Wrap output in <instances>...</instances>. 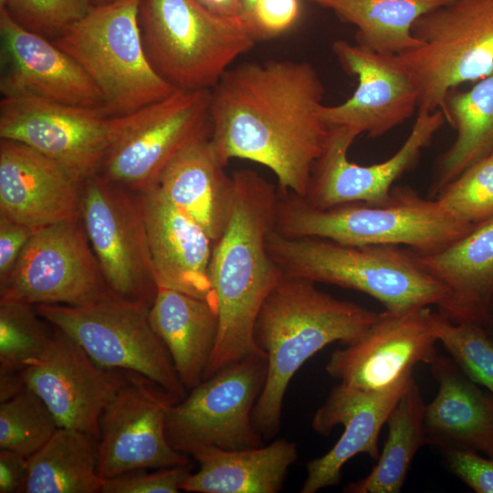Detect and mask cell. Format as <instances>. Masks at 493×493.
<instances>
[{
	"mask_svg": "<svg viewBox=\"0 0 493 493\" xmlns=\"http://www.w3.org/2000/svg\"><path fill=\"white\" fill-rule=\"evenodd\" d=\"M431 322L437 341L463 372L493 394V341L480 325L453 322L431 311Z\"/></svg>",
	"mask_w": 493,
	"mask_h": 493,
	"instance_id": "35",
	"label": "cell"
},
{
	"mask_svg": "<svg viewBox=\"0 0 493 493\" xmlns=\"http://www.w3.org/2000/svg\"><path fill=\"white\" fill-rule=\"evenodd\" d=\"M37 313L73 339L100 367L141 373L179 399L186 395L149 309L112 297L81 306L35 305Z\"/></svg>",
	"mask_w": 493,
	"mask_h": 493,
	"instance_id": "10",
	"label": "cell"
},
{
	"mask_svg": "<svg viewBox=\"0 0 493 493\" xmlns=\"http://www.w3.org/2000/svg\"><path fill=\"white\" fill-rule=\"evenodd\" d=\"M331 10L357 28V44L397 55L421 42L413 26L422 16L453 0H307Z\"/></svg>",
	"mask_w": 493,
	"mask_h": 493,
	"instance_id": "31",
	"label": "cell"
},
{
	"mask_svg": "<svg viewBox=\"0 0 493 493\" xmlns=\"http://www.w3.org/2000/svg\"><path fill=\"white\" fill-rule=\"evenodd\" d=\"M300 14L299 0H258L246 24L256 40L288 31Z\"/></svg>",
	"mask_w": 493,
	"mask_h": 493,
	"instance_id": "40",
	"label": "cell"
},
{
	"mask_svg": "<svg viewBox=\"0 0 493 493\" xmlns=\"http://www.w3.org/2000/svg\"><path fill=\"white\" fill-rule=\"evenodd\" d=\"M146 57L179 90H211L257 41L240 16L214 13L197 0H141Z\"/></svg>",
	"mask_w": 493,
	"mask_h": 493,
	"instance_id": "6",
	"label": "cell"
},
{
	"mask_svg": "<svg viewBox=\"0 0 493 493\" xmlns=\"http://www.w3.org/2000/svg\"><path fill=\"white\" fill-rule=\"evenodd\" d=\"M436 198L451 213L472 225L493 217V154L467 168Z\"/></svg>",
	"mask_w": 493,
	"mask_h": 493,
	"instance_id": "36",
	"label": "cell"
},
{
	"mask_svg": "<svg viewBox=\"0 0 493 493\" xmlns=\"http://www.w3.org/2000/svg\"><path fill=\"white\" fill-rule=\"evenodd\" d=\"M232 176L234 210L214 245L209 268L219 329L203 380L261 351L255 340L257 318L284 277L267 247V238L276 226L278 194L275 187L249 169L236 171Z\"/></svg>",
	"mask_w": 493,
	"mask_h": 493,
	"instance_id": "2",
	"label": "cell"
},
{
	"mask_svg": "<svg viewBox=\"0 0 493 493\" xmlns=\"http://www.w3.org/2000/svg\"><path fill=\"white\" fill-rule=\"evenodd\" d=\"M298 446L287 439L267 446L226 450L203 447L191 456L199 468L183 490L194 493H278L298 459Z\"/></svg>",
	"mask_w": 493,
	"mask_h": 493,
	"instance_id": "28",
	"label": "cell"
},
{
	"mask_svg": "<svg viewBox=\"0 0 493 493\" xmlns=\"http://www.w3.org/2000/svg\"><path fill=\"white\" fill-rule=\"evenodd\" d=\"M316 284L284 275L258 312L255 340L267 356V371L252 416L263 439L278 433L287 389L304 362L333 342H356L378 319L380 312L335 298Z\"/></svg>",
	"mask_w": 493,
	"mask_h": 493,
	"instance_id": "3",
	"label": "cell"
},
{
	"mask_svg": "<svg viewBox=\"0 0 493 493\" xmlns=\"http://www.w3.org/2000/svg\"><path fill=\"white\" fill-rule=\"evenodd\" d=\"M80 184L66 168L19 142H0V215L35 227L79 215Z\"/></svg>",
	"mask_w": 493,
	"mask_h": 493,
	"instance_id": "23",
	"label": "cell"
},
{
	"mask_svg": "<svg viewBox=\"0 0 493 493\" xmlns=\"http://www.w3.org/2000/svg\"><path fill=\"white\" fill-rule=\"evenodd\" d=\"M150 322L164 343L186 390L198 385L212 356L219 329L217 309L210 300L159 288L149 309Z\"/></svg>",
	"mask_w": 493,
	"mask_h": 493,
	"instance_id": "27",
	"label": "cell"
},
{
	"mask_svg": "<svg viewBox=\"0 0 493 493\" xmlns=\"http://www.w3.org/2000/svg\"><path fill=\"white\" fill-rule=\"evenodd\" d=\"M22 375L26 385L49 408L59 428L79 430L99 439L101 414L123 382L122 370L100 367L56 326L47 350L22 370Z\"/></svg>",
	"mask_w": 493,
	"mask_h": 493,
	"instance_id": "18",
	"label": "cell"
},
{
	"mask_svg": "<svg viewBox=\"0 0 493 493\" xmlns=\"http://www.w3.org/2000/svg\"><path fill=\"white\" fill-rule=\"evenodd\" d=\"M446 104L447 122L456 136L438 159L429 189L431 198H436L445 186L493 152V72L467 91L450 92Z\"/></svg>",
	"mask_w": 493,
	"mask_h": 493,
	"instance_id": "29",
	"label": "cell"
},
{
	"mask_svg": "<svg viewBox=\"0 0 493 493\" xmlns=\"http://www.w3.org/2000/svg\"><path fill=\"white\" fill-rule=\"evenodd\" d=\"M430 372L438 390L425 404L426 445L493 456V394L467 376L451 357L437 354Z\"/></svg>",
	"mask_w": 493,
	"mask_h": 493,
	"instance_id": "24",
	"label": "cell"
},
{
	"mask_svg": "<svg viewBox=\"0 0 493 493\" xmlns=\"http://www.w3.org/2000/svg\"><path fill=\"white\" fill-rule=\"evenodd\" d=\"M122 372L123 382L100 421V477L190 464L170 445L165 430L168 410L181 399L141 373Z\"/></svg>",
	"mask_w": 493,
	"mask_h": 493,
	"instance_id": "15",
	"label": "cell"
},
{
	"mask_svg": "<svg viewBox=\"0 0 493 493\" xmlns=\"http://www.w3.org/2000/svg\"><path fill=\"white\" fill-rule=\"evenodd\" d=\"M491 154H493V152Z\"/></svg>",
	"mask_w": 493,
	"mask_h": 493,
	"instance_id": "49",
	"label": "cell"
},
{
	"mask_svg": "<svg viewBox=\"0 0 493 493\" xmlns=\"http://www.w3.org/2000/svg\"><path fill=\"white\" fill-rule=\"evenodd\" d=\"M323 83L306 61L267 60L230 68L211 89L210 140L220 161L269 168L280 190L305 197L330 128L320 116Z\"/></svg>",
	"mask_w": 493,
	"mask_h": 493,
	"instance_id": "1",
	"label": "cell"
},
{
	"mask_svg": "<svg viewBox=\"0 0 493 493\" xmlns=\"http://www.w3.org/2000/svg\"><path fill=\"white\" fill-rule=\"evenodd\" d=\"M430 307L384 310L356 342L335 350L327 372L341 383L369 391L391 388L418 363L437 356Z\"/></svg>",
	"mask_w": 493,
	"mask_h": 493,
	"instance_id": "17",
	"label": "cell"
},
{
	"mask_svg": "<svg viewBox=\"0 0 493 493\" xmlns=\"http://www.w3.org/2000/svg\"><path fill=\"white\" fill-rule=\"evenodd\" d=\"M267 371L266 354L256 351L192 388L168 410L170 445L186 456L206 446L238 450L262 446L252 414Z\"/></svg>",
	"mask_w": 493,
	"mask_h": 493,
	"instance_id": "9",
	"label": "cell"
},
{
	"mask_svg": "<svg viewBox=\"0 0 493 493\" xmlns=\"http://www.w3.org/2000/svg\"><path fill=\"white\" fill-rule=\"evenodd\" d=\"M415 255L447 290L438 311L453 322L485 328L493 299V217L437 252Z\"/></svg>",
	"mask_w": 493,
	"mask_h": 493,
	"instance_id": "25",
	"label": "cell"
},
{
	"mask_svg": "<svg viewBox=\"0 0 493 493\" xmlns=\"http://www.w3.org/2000/svg\"><path fill=\"white\" fill-rule=\"evenodd\" d=\"M92 5H110L121 0H89Z\"/></svg>",
	"mask_w": 493,
	"mask_h": 493,
	"instance_id": "47",
	"label": "cell"
},
{
	"mask_svg": "<svg viewBox=\"0 0 493 493\" xmlns=\"http://www.w3.org/2000/svg\"><path fill=\"white\" fill-rule=\"evenodd\" d=\"M446 122L441 110H418L410 133L399 150L387 160L361 165L348 159L359 136L346 128H330L326 146L315 163L305 201L318 209L363 202L382 205L392 198L393 185L418 163L422 151Z\"/></svg>",
	"mask_w": 493,
	"mask_h": 493,
	"instance_id": "16",
	"label": "cell"
},
{
	"mask_svg": "<svg viewBox=\"0 0 493 493\" xmlns=\"http://www.w3.org/2000/svg\"><path fill=\"white\" fill-rule=\"evenodd\" d=\"M136 194L159 288L179 290L216 306L209 276L214 241L157 184Z\"/></svg>",
	"mask_w": 493,
	"mask_h": 493,
	"instance_id": "22",
	"label": "cell"
},
{
	"mask_svg": "<svg viewBox=\"0 0 493 493\" xmlns=\"http://www.w3.org/2000/svg\"><path fill=\"white\" fill-rule=\"evenodd\" d=\"M99 438L58 428L48 442L27 458L25 493H97Z\"/></svg>",
	"mask_w": 493,
	"mask_h": 493,
	"instance_id": "30",
	"label": "cell"
},
{
	"mask_svg": "<svg viewBox=\"0 0 493 493\" xmlns=\"http://www.w3.org/2000/svg\"><path fill=\"white\" fill-rule=\"evenodd\" d=\"M26 387L21 370L0 365V403L11 399Z\"/></svg>",
	"mask_w": 493,
	"mask_h": 493,
	"instance_id": "43",
	"label": "cell"
},
{
	"mask_svg": "<svg viewBox=\"0 0 493 493\" xmlns=\"http://www.w3.org/2000/svg\"><path fill=\"white\" fill-rule=\"evenodd\" d=\"M27 477V457L8 449H0V493L23 492Z\"/></svg>",
	"mask_w": 493,
	"mask_h": 493,
	"instance_id": "42",
	"label": "cell"
},
{
	"mask_svg": "<svg viewBox=\"0 0 493 493\" xmlns=\"http://www.w3.org/2000/svg\"><path fill=\"white\" fill-rule=\"evenodd\" d=\"M267 247L285 276L365 293L389 311L438 307L447 294L415 253L398 245H344L315 236H287L273 229Z\"/></svg>",
	"mask_w": 493,
	"mask_h": 493,
	"instance_id": "5",
	"label": "cell"
},
{
	"mask_svg": "<svg viewBox=\"0 0 493 493\" xmlns=\"http://www.w3.org/2000/svg\"><path fill=\"white\" fill-rule=\"evenodd\" d=\"M118 297L108 286L79 215L40 228L8 275L0 299L81 306Z\"/></svg>",
	"mask_w": 493,
	"mask_h": 493,
	"instance_id": "12",
	"label": "cell"
},
{
	"mask_svg": "<svg viewBox=\"0 0 493 493\" xmlns=\"http://www.w3.org/2000/svg\"><path fill=\"white\" fill-rule=\"evenodd\" d=\"M53 332L34 305L0 299V365L24 370L45 353Z\"/></svg>",
	"mask_w": 493,
	"mask_h": 493,
	"instance_id": "33",
	"label": "cell"
},
{
	"mask_svg": "<svg viewBox=\"0 0 493 493\" xmlns=\"http://www.w3.org/2000/svg\"><path fill=\"white\" fill-rule=\"evenodd\" d=\"M0 65L2 98L104 110L100 90L81 66L52 40L19 26L5 9H0Z\"/></svg>",
	"mask_w": 493,
	"mask_h": 493,
	"instance_id": "20",
	"label": "cell"
},
{
	"mask_svg": "<svg viewBox=\"0 0 493 493\" xmlns=\"http://www.w3.org/2000/svg\"><path fill=\"white\" fill-rule=\"evenodd\" d=\"M44 401L27 386L0 403V449L29 457L42 448L58 429Z\"/></svg>",
	"mask_w": 493,
	"mask_h": 493,
	"instance_id": "34",
	"label": "cell"
},
{
	"mask_svg": "<svg viewBox=\"0 0 493 493\" xmlns=\"http://www.w3.org/2000/svg\"><path fill=\"white\" fill-rule=\"evenodd\" d=\"M283 192L278 195L275 229L287 236H315L352 246L398 245L431 254L475 227L437 198H423L410 188L393 189L385 205L351 202L326 209Z\"/></svg>",
	"mask_w": 493,
	"mask_h": 493,
	"instance_id": "4",
	"label": "cell"
},
{
	"mask_svg": "<svg viewBox=\"0 0 493 493\" xmlns=\"http://www.w3.org/2000/svg\"><path fill=\"white\" fill-rule=\"evenodd\" d=\"M211 90H175L130 114L99 173L134 193L158 183L169 162L191 142L210 138Z\"/></svg>",
	"mask_w": 493,
	"mask_h": 493,
	"instance_id": "14",
	"label": "cell"
},
{
	"mask_svg": "<svg viewBox=\"0 0 493 493\" xmlns=\"http://www.w3.org/2000/svg\"><path fill=\"white\" fill-rule=\"evenodd\" d=\"M208 10L229 16H240L239 0H197Z\"/></svg>",
	"mask_w": 493,
	"mask_h": 493,
	"instance_id": "44",
	"label": "cell"
},
{
	"mask_svg": "<svg viewBox=\"0 0 493 493\" xmlns=\"http://www.w3.org/2000/svg\"><path fill=\"white\" fill-rule=\"evenodd\" d=\"M91 6L89 0H7L3 9L22 27L54 40Z\"/></svg>",
	"mask_w": 493,
	"mask_h": 493,
	"instance_id": "37",
	"label": "cell"
},
{
	"mask_svg": "<svg viewBox=\"0 0 493 493\" xmlns=\"http://www.w3.org/2000/svg\"><path fill=\"white\" fill-rule=\"evenodd\" d=\"M447 469L477 493H493V456L469 449L440 450Z\"/></svg>",
	"mask_w": 493,
	"mask_h": 493,
	"instance_id": "39",
	"label": "cell"
},
{
	"mask_svg": "<svg viewBox=\"0 0 493 493\" xmlns=\"http://www.w3.org/2000/svg\"><path fill=\"white\" fill-rule=\"evenodd\" d=\"M6 3H7V0H0V9L5 8Z\"/></svg>",
	"mask_w": 493,
	"mask_h": 493,
	"instance_id": "48",
	"label": "cell"
},
{
	"mask_svg": "<svg viewBox=\"0 0 493 493\" xmlns=\"http://www.w3.org/2000/svg\"><path fill=\"white\" fill-rule=\"evenodd\" d=\"M258 0H239L240 2V17L247 24L255 5Z\"/></svg>",
	"mask_w": 493,
	"mask_h": 493,
	"instance_id": "45",
	"label": "cell"
},
{
	"mask_svg": "<svg viewBox=\"0 0 493 493\" xmlns=\"http://www.w3.org/2000/svg\"><path fill=\"white\" fill-rule=\"evenodd\" d=\"M140 2L92 5L52 40L86 71L102 96L105 111L112 116L134 113L177 90L146 57L138 20Z\"/></svg>",
	"mask_w": 493,
	"mask_h": 493,
	"instance_id": "7",
	"label": "cell"
},
{
	"mask_svg": "<svg viewBox=\"0 0 493 493\" xmlns=\"http://www.w3.org/2000/svg\"><path fill=\"white\" fill-rule=\"evenodd\" d=\"M485 329L487 330L489 337L491 338L493 341V299L490 304L489 311H488V322L485 326Z\"/></svg>",
	"mask_w": 493,
	"mask_h": 493,
	"instance_id": "46",
	"label": "cell"
},
{
	"mask_svg": "<svg viewBox=\"0 0 493 493\" xmlns=\"http://www.w3.org/2000/svg\"><path fill=\"white\" fill-rule=\"evenodd\" d=\"M414 380L413 375L407 376L383 391L363 390L342 383L335 385L316 411L311 426L323 435H330L338 425L344 431L330 450L308 462L300 492L315 493L338 485L343 466L356 455L366 454L377 461L381 429Z\"/></svg>",
	"mask_w": 493,
	"mask_h": 493,
	"instance_id": "21",
	"label": "cell"
},
{
	"mask_svg": "<svg viewBox=\"0 0 493 493\" xmlns=\"http://www.w3.org/2000/svg\"><path fill=\"white\" fill-rule=\"evenodd\" d=\"M191 466L131 470L103 480L102 493H177L191 475Z\"/></svg>",
	"mask_w": 493,
	"mask_h": 493,
	"instance_id": "38",
	"label": "cell"
},
{
	"mask_svg": "<svg viewBox=\"0 0 493 493\" xmlns=\"http://www.w3.org/2000/svg\"><path fill=\"white\" fill-rule=\"evenodd\" d=\"M421 42L396 55L418 90V110H441L447 122V97L467 81L493 72V0H453L418 18Z\"/></svg>",
	"mask_w": 493,
	"mask_h": 493,
	"instance_id": "8",
	"label": "cell"
},
{
	"mask_svg": "<svg viewBox=\"0 0 493 493\" xmlns=\"http://www.w3.org/2000/svg\"><path fill=\"white\" fill-rule=\"evenodd\" d=\"M40 228L0 215V280L12 270L27 243Z\"/></svg>",
	"mask_w": 493,
	"mask_h": 493,
	"instance_id": "41",
	"label": "cell"
},
{
	"mask_svg": "<svg viewBox=\"0 0 493 493\" xmlns=\"http://www.w3.org/2000/svg\"><path fill=\"white\" fill-rule=\"evenodd\" d=\"M79 215L110 288L150 309L159 286L137 194L94 174L81 182Z\"/></svg>",
	"mask_w": 493,
	"mask_h": 493,
	"instance_id": "11",
	"label": "cell"
},
{
	"mask_svg": "<svg viewBox=\"0 0 493 493\" xmlns=\"http://www.w3.org/2000/svg\"><path fill=\"white\" fill-rule=\"evenodd\" d=\"M425 404L414 380L387 418L388 435L375 467L366 477L348 484L343 488L344 492H401L414 456L420 447L426 445L424 427Z\"/></svg>",
	"mask_w": 493,
	"mask_h": 493,
	"instance_id": "32",
	"label": "cell"
},
{
	"mask_svg": "<svg viewBox=\"0 0 493 493\" xmlns=\"http://www.w3.org/2000/svg\"><path fill=\"white\" fill-rule=\"evenodd\" d=\"M210 138L183 148L163 170L157 185L165 197L193 218L215 243L231 219L236 185Z\"/></svg>",
	"mask_w": 493,
	"mask_h": 493,
	"instance_id": "26",
	"label": "cell"
},
{
	"mask_svg": "<svg viewBox=\"0 0 493 493\" xmlns=\"http://www.w3.org/2000/svg\"><path fill=\"white\" fill-rule=\"evenodd\" d=\"M129 120L103 109L2 98L0 138L28 145L82 182L100 173Z\"/></svg>",
	"mask_w": 493,
	"mask_h": 493,
	"instance_id": "13",
	"label": "cell"
},
{
	"mask_svg": "<svg viewBox=\"0 0 493 493\" xmlns=\"http://www.w3.org/2000/svg\"><path fill=\"white\" fill-rule=\"evenodd\" d=\"M332 50L343 68L356 76L358 86L345 101L320 107V116L329 128H346L377 138L418 110L417 88L396 55L345 40L335 41Z\"/></svg>",
	"mask_w": 493,
	"mask_h": 493,
	"instance_id": "19",
	"label": "cell"
}]
</instances>
